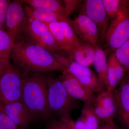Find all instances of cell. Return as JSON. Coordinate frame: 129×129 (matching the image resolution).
I'll return each mask as SVG.
<instances>
[{
  "mask_svg": "<svg viewBox=\"0 0 129 129\" xmlns=\"http://www.w3.org/2000/svg\"><path fill=\"white\" fill-rule=\"evenodd\" d=\"M10 58L24 73L66 70L50 51L24 40L14 44Z\"/></svg>",
  "mask_w": 129,
  "mask_h": 129,
  "instance_id": "1",
  "label": "cell"
},
{
  "mask_svg": "<svg viewBox=\"0 0 129 129\" xmlns=\"http://www.w3.org/2000/svg\"><path fill=\"white\" fill-rule=\"evenodd\" d=\"M48 80L45 73H23L21 101L35 118H45L51 115L48 102Z\"/></svg>",
  "mask_w": 129,
  "mask_h": 129,
  "instance_id": "2",
  "label": "cell"
},
{
  "mask_svg": "<svg viewBox=\"0 0 129 129\" xmlns=\"http://www.w3.org/2000/svg\"><path fill=\"white\" fill-rule=\"evenodd\" d=\"M48 78V102L51 114H56L60 120L67 122L71 119L70 114L76 106V101L68 94L59 79Z\"/></svg>",
  "mask_w": 129,
  "mask_h": 129,
  "instance_id": "3",
  "label": "cell"
},
{
  "mask_svg": "<svg viewBox=\"0 0 129 129\" xmlns=\"http://www.w3.org/2000/svg\"><path fill=\"white\" fill-rule=\"evenodd\" d=\"M27 16L22 40L44 47L51 52L62 51L47 25L41 21Z\"/></svg>",
  "mask_w": 129,
  "mask_h": 129,
  "instance_id": "4",
  "label": "cell"
},
{
  "mask_svg": "<svg viewBox=\"0 0 129 129\" xmlns=\"http://www.w3.org/2000/svg\"><path fill=\"white\" fill-rule=\"evenodd\" d=\"M51 53L63 67L95 94H99L104 90L97 75L88 67L79 64L60 52Z\"/></svg>",
  "mask_w": 129,
  "mask_h": 129,
  "instance_id": "5",
  "label": "cell"
},
{
  "mask_svg": "<svg viewBox=\"0 0 129 129\" xmlns=\"http://www.w3.org/2000/svg\"><path fill=\"white\" fill-rule=\"evenodd\" d=\"M23 74L11 67L0 77V106L21 101Z\"/></svg>",
  "mask_w": 129,
  "mask_h": 129,
  "instance_id": "6",
  "label": "cell"
},
{
  "mask_svg": "<svg viewBox=\"0 0 129 129\" xmlns=\"http://www.w3.org/2000/svg\"><path fill=\"white\" fill-rule=\"evenodd\" d=\"M129 38V8L113 19L108 27L104 41L108 51L113 53Z\"/></svg>",
  "mask_w": 129,
  "mask_h": 129,
  "instance_id": "7",
  "label": "cell"
},
{
  "mask_svg": "<svg viewBox=\"0 0 129 129\" xmlns=\"http://www.w3.org/2000/svg\"><path fill=\"white\" fill-rule=\"evenodd\" d=\"M22 1H13L9 3L5 22L6 32L14 44L22 40L27 14Z\"/></svg>",
  "mask_w": 129,
  "mask_h": 129,
  "instance_id": "8",
  "label": "cell"
},
{
  "mask_svg": "<svg viewBox=\"0 0 129 129\" xmlns=\"http://www.w3.org/2000/svg\"><path fill=\"white\" fill-rule=\"evenodd\" d=\"M65 90L72 98L85 104H92L96 96L91 90L83 85L67 70L62 72L58 78Z\"/></svg>",
  "mask_w": 129,
  "mask_h": 129,
  "instance_id": "9",
  "label": "cell"
},
{
  "mask_svg": "<svg viewBox=\"0 0 129 129\" xmlns=\"http://www.w3.org/2000/svg\"><path fill=\"white\" fill-rule=\"evenodd\" d=\"M73 28L83 42L96 46L101 41L99 29L92 19L84 13H80L72 23Z\"/></svg>",
  "mask_w": 129,
  "mask_h": 129,
  "instance_id": "10",
  "label": "cell"
},
{
  "mask_svg": "<svg viewBox=\"0 0 129 129\" xmlns=\"http://www.w3.org/2000/svg\"><path fill=\"white\" fill-rule=\"evenodd\" d=\"M82 5L81 13L87 15L96 23L99 29L100 40L103 42L109 19L103 0H85Z\"/></svg>",
  "mask_w": 129,
  "mask_h": 129,
  "instance_id": "11",
  "label": "cell"
},
{
  "mask_svg": "<svg viewBox=\"0 0 129 129\" xmlns=\"http://www.w3.org/2000/svg\"><path fill=\"white\" fill-rule=\"evenodd\" d=\"M1 106L4 112L18 129H25L35 118L32 113L21 100Z\"/></svg>",
  "mask_w": 129,
  "mask_h": 129,
  "instance_id": "12",
  "label": "cell"
},
{
  "mask_svg": "<svg viewBox=\"0 0 129 129\" xmlns=\"http://www.w3.org/2000/svg\"><path fill=\"white\" fill-rule=\"evenodd\" d=\"M95 50L96 46L83 42L72 50L62 51L60 52L79 64L84 67H88L93 64Z\"/></svg>",
  "mask_w": 129,
  "mask_h": 129,
  "instance_id": "13",
  "label": "cell"
},
{
  "mask_svg": "<svg viewBox=\"0 0 129 129\" xmlns=\"http://www.w3.org/2000/svg\"><path fill=\"white\" fill-rule=\"evenodd\" d=\"M112 93L117 106V112L124 122L129 115V73H127L119 88H115Z\"/></svg>",
  "mask_w": 129,
  "mask_h": 129,
  "instance_id": "14",
  "label": "cell"
},
{
  "mask_svg": "<svg viewBox=\"0 0 129 129\" xmlns=\"http://www.w3.org/2000/svg\"><path fill=\"white\" fill-rule=\"evenodd\" d=\"M26 14L32 18L44 23L64 21L72 25L73 21L69 17L62 16L50 10L32 7L24 3Z\"/></svg>",
  "mask_w": 129,
  "mask_h": 129,
  "instance_id": "15",
  "label": "cell"
},
{
  "mask_svg": "<svg viewBox=\"0 0 129 129\" xmlns=\"http://www.w3.org/2000/svg\"><path fill=\"white\" fill-rule=\"evenodd\" d=\"M108 80V91L112 92L120 84L127 73L121 63L118 61L114 52L110 53L107 59Z\"/></svg>",
  "mask_w": 129,
  "mask_h": 129,
  "instance_id": "16",
  "label": "cell"
},
{
  "mask_svg": "<svg viewBox=\"0 0 129 129\" xmlns=\"http://www.w3.org/2000/svg\"><path fill=\"white\" fill-rule=\"evenodd\" d=\"M97 76L104 90H108V62L106 53L99 46H96L95 54L93 62Z\"/></svg>",
  "mask_w": 129,
  "mask_h": 129,
  "instance_id": "17",
  "label": "cell"
},
{
  "mask_svg": "<svg viewBox=\"0 0 129 129\" xmlns=\"http://www.w3.org/2000/svg\"><path fill=\"white\" fill-rule=\"evenodd\" d=\"M100 121L95 115L92 104H85L80 116L73 125L74 129H99Z\"/></svg>",
  "mask_w": 129,
  "mask_h": 129,
  "instance_id": "18",
  "label": "cell"
},
{
  "mask_svg": "<svg viewBox=\"0 0 129 129\" xmlns=\"http://www.w3.org/2000/svg\"><path fill=\"white\" fill-rule=\"evenodd\" d=\"M101 104L106 113L108 124H114V118L117 112V106L112 93L107 90H104L95 99Z\"/></svg>",
  "mask_w": 129,
  "mask_h": 129,
  "instance_id": "19",
  "label": "cell"
},
{
  "mask_svg": "<svg viewBox=\"0 0 129 129\" xmlns=\"http://www.w3.org/2000/svg\"><path fill=\"white\" fill-rule=\"evenodd\" d=\"M24 4L32 7L43 8L67 17L62 1L57 0H23Z\"/></svg>",
  "mask_w": 129,
  "mask_h": 129,
  "instance_id": "20",
  "label": "cell"
},
{
  "mask_svg": "<svg viewBox=\"0 0 129 129\" xmlns=\"http://www.w3.org/2000/svg\"><path fill=\"white\" fill-rule=\"evenodd\" d=\"M109 19L114 18L129 8L127 0H103Z\"/></svg>",
  "mask_w": 129,
  "mask_h": 129,
  "instance_id": "21",
  "label": "cell"
},
{
  "mask_svg": "<svg viewBox=\"0 0 129 129\" xmlns=\"http://www.w3.org/2000/svg\"><path fill=\"white\" fill-rule=\"evenodd\" d=\"M44 23L47 26L62 51L72 50V48L64 39L59 22H54Z\"/></svg>",
  "mask_w": 129,
  "mask_h": 129,
  "instance_id": "22",
  "label": "cell"
},
{
  "mask_svg": "<svg viewBox=\"0 0 129 129\" xmlns=\"http://www.w3.org/2000/svg\"><path fill=\"white\" fill-rule=\"evenodd\" d=\"M59 23L64 39L72 49L83 43L77 36L72 25L64 21L59 22Z\"/></svg>",
  "mask_w": 129,
  "mask_h": 129,
  "instance_id": "23",
  "label": "cell"
},
{
  "mask_svg": "<svg viewBox=\"0 0 129 129\" xmlns=\"http://www.w3.org/2000/svg\"><path fill=\"white\" fill-rule=\"evenodd\" d=\"M14 43L6 31L0 27V58L9 60Z\"/></svg>",
  "mask_w": 129,
  "mask_h": 129,
  "instance_id": "24",
  "label": "cell"
},
{
  "mask_svg": "<svg viewBox=\"0 0 129 129\" xmlns=\"http://www.w3.org/2000/svg\"><path fill=\"white\" fill-rule=\"evenodd\" d=\"M114 53L127 73H129V38Z\"/></svg>",
  "mask_w": 129,
  "mask_h": 129,
  "instance_id": "25",
  "label": "cell"
},
{
  "mask_svg": "<svg viewBox=\"0 0 129 129\" xmlns=\"http://www.w3.org/2000/svg\"><path fill=\"white\" fill-rule=\"evenodd\" d=\"M0 129H18L17 125L5 114L0 106Z\"/></svg>",
  "mask_w": 129,
  "mask_h": 129,
  "instance_id": "26",
  "label": "cell"
},
{
  "mask_svg": "<svg viewBox=\"0 0 129 129\" xmlns=\"http://www.w3.org/2000/svg\"><path fill=\"white\" fill-rule=\"evenodd\" d=\"M65 7L66 15L69 17L74 12L82 5L83 1L80 0H63L62 1Z\"/></svg>",
  "mask_w": 129,
  "mask_h": 129,
  "instance_id": "27",
  "label": "cell"
},
{
  "mask_svg": "<svg viewBox=\"0 0 129 129\" xmlns=\"http://www.w3.org/2000/svg\"><path fill=\"white\" fill-rule=\"evenodd\" d=\"M9 0H0V27L3 29L8 8L11 2Z\"/></svg>",
  "mask_w": 129,
  "mask_h": 129,
  "instance_id": "28",
  "label": "cell"
},
{
  "mask_svg": "<svg viewBox=\"0 0 129 129\" xmlns=\"http://www.w3.org/2000/svg\"><path fill=\"white\" fill-rule=\"evenodd\" d=\"M47 129H68L67 122L60 120H52L48 123Z\"/></svg>",
  "mask_w": 129,
  "mask_h": 129,
  "instance_id": "29",
  "label": "cell"
},
{
  "mask_svg": "<svg viewBox=\"0 0 129 129\" xmlns=\"http://www.w3.org/2000/svg\"><path fill=\"white\" fill-rule=\"evenodd\" d=\"M11 67L9 63V60L0 58V77Z\"/></svg>",
  "mask_w": 129,
  "mask_h": 129,
  "instance_id": "30",
  "label": "cell"
},
{
  "mask_svg": "<svg viewBox=\"0 0 129 129\" xmlns=\"http://www.w3.org/2000/svg\"><path fill=\"white\" fill-rule=\"evenodd\" d=\"M99 129H117L114 124H104L99 128Z\"/></svg>",
  "mask_w": 129,
  "mask_h": 129,
  "instance_id": "31",
  "label": "cell"
},
{
  "mask_svg": "<svg viewBox=\"0 0 129 129\" xmlns=\"http://www.w3.org/2000/svg\"><path fill=\"white\" fill-rule=\"evenodd\" d=\"M65 122H67L68 129H74L73 125L74 121L71 119Z\"/></svg>",
  "mask_w": 129,
  "mask_h": 129,
  "instance_id": "32",
  "label": "cell"
},
{
  "mask_svg": "<svg viewBox=\"0 0 129 129\" xmlns=\"http://www.w3.org/2000/svg\"><path fill=\"white\" fill-rule=\"evenodd\" d=\"M124 122L127 127L129 128V115L127 117V118L124 121Z\"/></svg>",
  "mask_w": 129,
  "mask_h": 129,
  "instance_id": "33",
  "label": "cell"
},
{
  "mask_svg": "<svg viewBox=\"0 0 129 129\" xmlns=\"http://www.w3.org/2000/svg\"></svg>",
  "mask_w": 129,
  "mask_h": 129,
  "instance_id": "34",
  "label": "cell"
},
{
  "mask_svg": "<svg viewBox=\"0 0 129 129\" xmlns=\"http://www.w3.org/2000/svg\"></svg>",
  "mask_w": 129,
  "mask_h": 129,
  "instance_id": "35",
  "label": "cell"
}]
</instances>
